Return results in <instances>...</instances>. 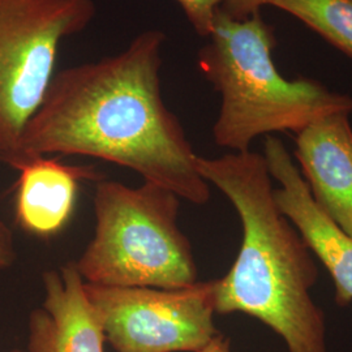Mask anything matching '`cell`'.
<instances>
[{
    "label": "cell",
    "mask_w": 352,
    "mask_h": 352,
    "mask_svg": "<svg viewBox=\"0 0 352 352\" xmlns=\"http://www.w3.org/2000/svg\"><path fill=\"white\" fill-rule=\"evenodd\" d=\"M164 42L162 30L149 29L115 55L56 72L23 133L16 170L34 157L87 155L133 170L192 204L209 201L197 154L162 97Z\"/></svg>",
    "instance_id": "1"
},
{
    "label": "cell",
    "mask_w": 352,
    "mask_h": 352,
    "mask_svg": "<svg viewBox=\"0 0 352 352\" xmlns=\"http://www.w3.org/2000/svg\"><path fill=\"white\" fill-rule=\"evenodd\" d=\"M196 168L234 205L243 227L236 260L225 277L214 279L215 314L251 316L285 340L289 352H327L325 315L312 298L318 267L277 206L264 154L197 155Z\"/></svg>",
    "instance_id": "2"
},
{
    "label": "cell",
    "mask_w": 352,
    "mask_h": 352,
    "mask_svg": "<svg viewBox=\"0 0 352 352\" xmlns=\"http://www.w3.org/2000/svg\"><path fill=\"white\" fill-rule=\"evenodd\" d=\"M206 39L199 67L221 96L213 126L218 146L248 151L260 136L296 135L327 115L352 113L350 94L333 91L314 78L289 80L279 72L273 59L274 29L261 12L234 20L219 10Z\"/></svg>",
    "instance_id": "3"
},
{
    "label": "cell",
    "mask_w": 352,
    "mask_h": 352,
    "mask_svg": "<svg viewBox=\"0 0 352 352\" xmlns=\"http://www.w3.org/2000/svg\"><path fill=\"white\" fill-rule=\"evenodd\" d=\"M180 197L158 184L138 188L100 180L96 234L76 261L85 283L113 287L184 289L197 282L188 238L177 226Z\"/></svg>",
    "instance_id": "4"
},
{
    "label": "cell",
    "mask_w": 352,
    "mask_h": 352,
    "mask_svg": "<svg viewBox=\"0 0 352 352\" xmlns=\"http://www.w3.org/2000/svg\"><path fill=\"white\" fill-rule=\"evenodd\" d=\"M93 0H0V153L16 170L28 123L55 76L60 45L88 28Z\"/></svg>",
    "instance_id": "5"
},
{
    "label": "cell",
    "mask_w": 352,
    "mask_h": 352,
    "mask_svg": "<svg viewBox=\"0 0 352 352\" xmlns=\"http://www.w3.org/2000/svg\"><path fill=\"white\" fill-rule=\"evenodd\" d=\"M85 292L116 352H200L221 334L214 280L175 289L85 283Z\"/></svg>",
    "instance_id": "6"
},
{
    "label": "cell",
    "mask_w": 352,
    "mask_h": 352,
    "mask_svg": "<svg viewBox=\"0 0 352 352\" xmlns=\"http://www.w3.org/2000/svg\"><path fill=\"white\" fill-rule=\"evenodd\" d=\"M267 170L279 184L274 199L282 213L302 235L308 248L325 266L336 287V302H352V236L338 226L317 204L282 140L265 139Z\"/></svg>",
    "instance_id": "7"
},
{
    "label": "cell",
    "mask_w": 352,
    "mask_h": 352,
    "mask_svg": "<svg viewBox=\"0 0 352 352\" xmlns=\"http://www.w3.org/2000/svg\"><path fill=\"white\" fill-rule=\"evenodd\" d=\"M350 113L327 115L295 135V158L316 204L352 236Z\"/></svg>",
    "instance_id": "8"
},
{
    "label": "cell",
    "mask_w": 352,
    "mask_h": 352,
    "mask_svg": "<svg viewBox=\"0 0 352 352\" xmlns=\"http://www.w3.org/2000/svg\"><path fill=\"white\" fill-rule=\"evenodd\" d=\"M42 278L45 299L29 317V352H103L104 331L75 263Z\"/></svg>",
    "instance_id": "9"
},
{
    "label": "cell",
    "mask_w": 352,
    "mask_h": 352,
    "mask_svg": "<svg viewBox=\"0 0 352 352\" xmlns=\"http://www.w3.org/2000/svg\"><path fill=\"white\" fill-rule=\"evenodd\" d=\"M19 171L16 222L39 238L54 236L67 225L74 213L80 182L102 180L93 167L68 166L47 155L32 158Z\"/></svg>",
    "instance_id": "10"
},
{
    "label": "cell",
    "mask_w": 352,
    "mask_h": 352,
    "mask_svg": "<svg viewBox=\"0 0 352 352\" xmlns=\"http://www.w3.org/2000/svg\"><path fill=\"white\" fill-rule=\"evenodd\" d=\"M352 59V0H272Z\"/></svg>",
    "instance_id": "11"
},
{
    "label": "cell",
    "mask_w": 352,
    "mask_h": 352,
    "mask_svg": "<svg viewBox=\"0 0 352 352\" xmlns=\"http://www.w3.org/2000/svg\"><path fill=\"white\" fill-rule=\"evenodd\" d=\"M193 30L201 36L209 37L213 29L215 16L223 0H176Z\"/></svg>",
    "instance_id": "12"
},
{
    "label": "cell",
    "mask_w": 352,
    "mask_h": 352,
    "mask_svg": "<svg viewBox=\"0 0 352 352\" xmlns=\"http://www.w3.org/2000/svg\"><path fill=\"white\" fill-rule=\"evenodd\" d=\"M270 1L272 0H223L219 10L234 20H245L261 12V8L269 6Z\"/></svg>",
    "instance_id": "13"
},
{
    "label": "cell",
    "mask_w": 352,
    "mask_h": 352,
    "mask_svg": "<svg viewBox=\"0 0 352 352\" xmlns=\"http://www.w3.org/2000/svg\"><path fill=\"white\" fill-rule=\"evenodd\" d=\"M16 260L12 231L0 221V269L10 267Z\"/></svg>",
    "instance_id": "14"
},
{
    "label": "cell",
    "mask_w": 352,
    "mask_h": 352,
    "mask_svg": "<svg viewBox=\"0 0 352 352\" xmlns=\"http://www.w3.org/2000/svg\"><path fill=\"white\" fill-rule=\"evenodd\" d=\"M200 352H231L230 350V340L222 334L215 337L204 350Z\"/></svg>",
    "instance_id": "15"
},
{
    "label": "cell",
    "mask_w": 352,
    "mask_h": 352,
    "mask_svg": "<svg viewBox=\"0 0 352 352\" xmlns=\"http://www.w3.org/2000/svg\"><path fill=\"white\" fill-rule=\"evenodd\" d=\"M11 352H24V351H21V350H13V351H11Z\"/></svg>",
    "instance_id": "16"
},
{
    "label": "cell",
    "mask_w": 352,
    "mask_h": 352,
    "mask_svg": "<svg viewBox=\"0 0 352 352\" xmlns=\"http://www.w3.org/2000/svg\"><path fill=\"white\" fill-rule=\"evenodd\" d=\"M0 162H1V153H0Z\"/></svg>",
    "instance_id": "17"
}]
</instances>
